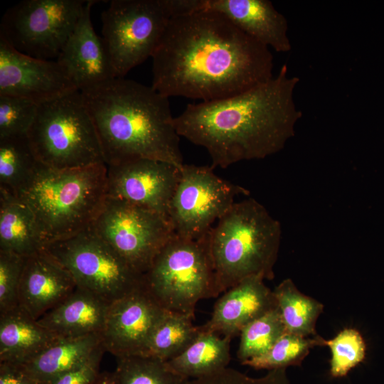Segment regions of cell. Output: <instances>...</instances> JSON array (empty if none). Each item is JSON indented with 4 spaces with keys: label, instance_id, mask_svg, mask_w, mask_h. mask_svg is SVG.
Wrapping results in <instances>:
<instances>
[{
    "label": "cell",
    "instance_id": "obj_1",
    "mask_svg": "<svg viewBox=\"0 0 384 384\" xmlns=\"http://www.w3.org/2000/svg\"><path fill=\"white\" fill-rule=\"evenodd\" d=\"M151 58V86L169 98L217 100L274 76L270 49L210 11L171 18Z\"/></svg>",
    "mask_w": 384,
    "mask_h": 384
},
{
    "label": "cell",
    "instance_id": "obj_2",
    "mask_svg": "<svg viewBox=\"0 0 384 384\" xmlns=\"http://www.w3.org/2000/svg\"><path fill=\"white\" fill-rule=\"evenodd\" d=\"M299 82L284 64L272 78L242 92L188 104L175 117L176 131L206 149L213 169L274 155L294 137L302 117L294 100Z\"/></svg>",
    "mask_w": 384,
    "mask_h": 384
},
{
    "label": "cell",
    "instance_id": "obj_3",
    "mask_svg": "<svg viewBox=\"0 0 384 384\" xmlns=\"http://www.w3.org/2000/svg\"><path fill=\"white\" fill-rule=\"evenodd\" d=\"M80 92L107 166L149 159L183 166L180 136L169 97L151 86L124 78Z\"/></svg>",
    "mask_w": 384,
    "mask_h": 384
},
{
    "label": "cell",
    "instance_id": "obj_4",
    "mask_svg": "<svg viewBox=\"0 0 384 384\" xmlns=\"http://www.w3.org/2000/svg\"><path fill=\"white\" fill-rule=\"evenodd\" d=\"M105 164L57 170L39 162L17 196L33 211L43 247L88 228L107 198Z\"/></svg>",
    "mask_w": 384,
    "mask_h": 384
},
{
    "label": "cell",
    "instance_id": "obj_5",
    "mask_svg": "<svg viewBox=\"0 0 384 384\" xmlns=\"http://www.w3.org/2000/svg\"><path fill=\"white\" fill-rule=\"evenodd\" d=\"M282 229L257 201L235 202L209 231L218 295L242 279L274 278Z\"/></svg>",
    "mask_w": 384,
    "mask_h": 384
},
{
    "label": "cell",
    "instance_id": "obj_6",
    "mask_svg": "<svg viewBox=\"0 0 384 384\" xmlns=\"http://www.w3.org/2000/svg\"><path fill=\"white\" fill-rule=\"evenodd\" d=\"M27 137L38 160L50 168L67 170L105 164L80 90L38 105Z\"/></svg>",
    "mask_w": 384,
    "mask_h": 384
},
{
    "label": "cell",
    "instance_id": "obj_7",
    "mask_svg": "<svg viewBox=\"0 0 384 384\" xmlns=\"http://www.w3.org/2000/svg\"><path fill=\"white\" fill-rule=\"evenodd\" d=\"M144 284L165 310L194 319L201 299L218 296L209 232L197 240L174 233L144 274Z\"/></svg>",
    "mask_w": 384,
    "mask_h": 384
},
{
    "label": "cell",
    "instance_id": "obj_8",
    "mask_svg": "<svg viewBox=\"0 0 384 384\" xmlns=\"http://www.w3.org/2000/svg\"><path fill=\"white\" fill-rule=\"evenodd\" d=\"M46 253L62 265L76 285L112 303L144 284L134 270L110 245L88 228L44 245Z\"/></svg>",
    "mask_w": 384,
    "mask_h": 384
},
{
    "label": "cell",
    "instance_id": "obj_9",
    "mask_svg": "<svg viewBox=\"0 0 384 384\" xmlns=\"http://www.w3.org/2000/svg\"><path fill=\"white\" fill-rule=\"evenodd\" d=\"M171 13L167 0H113L102 11V40L117 78L151 58Z\"/></svg>",
    "mask_w": 384,
    "mask_h": 384
},
{
    "label": "cell",
    "instance_id": "obj_10",
    "mask_svg": "<svg viewBox=\"0 0 384 384\" xmlns=\"http://www.w3.org/2000/svg\"><path fill=\"white\" fill-rule=\"evenodd\" d=\"M86 1L24 0L10 7L0 24V38L18 52L42 60L59 56Z\"/></svg>",
    "mask_w": 384,
    "mask_h": 384
},
{
    "label": "cell",
    "instance_id": "obj_11",
    "mask_svg": "<svg viewBox=\"0 0 384 384\" xmlns=\"http://www.w3.org/2000/svg\"><path fill=\"white\" fill-rule=\"evenodd\" d=\"M90 228L143 275L174 234L167 217L107 196Z\"/></svg>",
    "mask_w": 384,
    "mask_h": 384
},
{
    "label": "cell",
    "instance_id": "obj_12",
    "mask_svg": "<svg viewBox=\"0 0 384 384\" xmlns=\"http://www.w3.org/2000/svg\"><path fill=\"white\" fill-rule=\"evenodd\" d=\"M250 191L217 176L210 166L184 164L171 198L168 219L181 238L200 239L235 203Z\"/></svg>",
    "mask_w": 384,
    "mask_h": 384
},
{
    "label": "cell",
    "instance_id": "obj_13",
    "mask_svg": "<svg viewBox=\"0 0 384 384\" xmlns=\"http://www.w3.org/2000/svg\"><path fill=\"white\" fill-rule=\"evenodd\" d=\"M144 284L110 304L102 342L117 358L144 355L150 338L166 314Z\"/></svg>",
    "mask_w": 384,
    "mask_h": 384
},
{
    "label": "cell",
    "instance_id": "obj_14",
    "mask_svg": "<svg viewBox=\"0 0 384 384\" xmlns=\"http://www.w3.org/2000/svg\"><path fill=\"white\" fill-rule=\"evenodd\" d=\"M107 167V196L167 217L180 177L178 167L149 159L129 160Z\"/></svg>",
    "mask_w": 384,
    "mask_h": 384
},
{
    "label": "cell",
    "instance_id": "obj_15",
    "mask_svg": "<svg viewBox=\"0 0 384 384\" xmlns=\"http://www.w3.org/2000/svg\"><path fill=\"white\" fill-rule=\"evenodd\" d=\"M78 90L55 60L31 57L0 38V95L23 98L37 105Z\"/></svg>",
    "mask_w": 384,
    "mask_h": 384
},
{
    "label": "cell",
    "instance_id": "obj_16",
    "mask_svg": "<svg viewBox=\"0 0 384 384\" xmlns=\"http://www.w3.org/2000/svg\"><path fill=\"white\" fill-rule=\"evenodd\" d=\"M95 1H86L79 21L57 58L80 91L117 78L102 38L95 33L90 11Z\"/></svg>",
    "mask_w": 384,
    "mask_h": 384
},
{
    "label": "cell",
    "instance_id": "obj_17",
    "mask_svg": "<svg viewBox=\"0 0 384 384\" xmlns=\"http://www.w3.org/2000/svg\"><path fill=\"white\" fill-rule=\"evenodd\" d=\"M221 14L262 45L276 52L292 50L286 17L268 0H200V11Z\"/></svg>",
    "mask_w": 384,
    "mask_h": 384
},
{
    "label": "cell",
    "instance_id": "obj_18",
    "mask_svg": "<svg viewBox=\"0 0 384 384\" xmlns=\"http://www.w3.org/2000/svg\"><path fill=\"white\" fill-rule=\"evenodd\" d=\"M259 276L245 278L225 291L215 302L203 330L233 338L253 320L277 306L272 291Z\"/></svg>",
    "mask_w": 384,
    "mask_h": 384
},
{
    "label": "cell",
    "instance_id": "obj_19",
    "mask_svg": "<svg viewBox=\"0 0 384 384\" xmlns=\"http://www.w3.org/2000/svg\"><path fill=\"white\" fill-rule=\"evenodd\" d=\"M76 287L70 274L42 250L26 257L18 291V306L37 320Z\"/></svg>",
    "mask_w": 384,
    "mask_h": 384
},
{
    "label": "cell",
    "instance_id": "obj_20",
    "mask_svg": "<svg viewBox=\"0 0 384 384\" xmlns=\"http://www.w3.org/2000/svg\"><path fill=\"white\" fill-rule=\"evenodd\" d=\"M110 304L77 286L71 294L37 321L60 338L101 334Z\"/></svg>",
    "mask_w": 384,
    "mask_h": 384
},
{
    "label": "cell",
    "instance_id": "obj_21",
    "mask_svg": "<svg viewBox=\"0 0 384 384\" xmlns=\"http://www.w3.org/2000/svg\"><path fill=\"white\" fill-rule=\"evenodd\" d=\"M59 338L20 306L0 314V363L21 366Z\"/></svg>",
    "mask_w": 384,
    "mask_h": 384
},
{
    "label": "cell",
    "instance_id": "obj_22",
    "mask_svg": "<svg viewBox=\"0 0 384 384\" xmlns=\"http://www.w3.org/2000/svg\"><path fill=\"white\" fill-rule=\"evenodd\" d=\"M102 345L100 334L60 338L33 359L18 366L38 383L50 384L87 361Z\"/></svg>",
    "mask_w": 384,
    "mask_h": 384
},
{
    "label": "cell",
    "instance_id": "obj_23",
    "mask_svg": "<svg viewBox=\"0 0 384 384\" xmlns=\"http://www.w3.org/2000/svg\"><path fill=\"white\" fill-rule=\"evenodd\" d=\"M43 248L31 209L17 195L0 188V250L28 257Z\"/></svg>",
    "mask_w": 384,
    "mask_h": 384
},
{
    "label": "cell",
    "instance_id": "obj_24",
    "mask_svg": "<svg viewBox=\"0 0 384 384\" xmlns=\"http://www.w3.org/2000/svg\"><path fill=\"white\" fill-rule=\"evenodd\" d=\"M191 344L176 357L166 361L176 374L188 380L201 378L228 367L232 337H220L203 330Z\"/></svg>",
    "mask_w": 384,
    "mask_h": 384
},
{
    "label": "cell",
    "instance_id": "obj_25",
    "mask_svg": "<svg viewBox=\"0 0 384 384\" xmlns=\"http://www.w3.org/2000/svg\"><path fill=\"white\" fill-rule=\"evenodd\" d=\"M286 332L302 337L316 336V324L324 305L299 291L289 278L273 290Z\"/></svg>",
    "mask_w": 384,
    "mask_h": 384
},
{
    "label": "cell",
    "instance_id": "obj_26",
    "mask_svg": "<svg viewBox=\"0 0 384 384\" xmlns=\"http://www.w3.org/2000/svg\"><path fill=\"white\" fill-rule=\"evenodd\" d=\"M39 162L27 134L0 138V188L17 195Z\"/></svg>",
    "mask_w": 384,
    "mask_h": 384
},
{
    "label": "cell",
    "instance_id": "obj_27",
    "mask_svg": "<svg viewBox=\"0 0 384 384\" xmlns=\"http://www.w3.org/2000/svg\"><path fill=\"white\" fill-rule=\"evenodd\" d=\"M193 319L185 314L166 311L143 356L168 361L181 354L201 332L200 326L193 324Z\"/></svg>",
    "mask_w": 384,
    "mask_h": 384
},
{
    "label": "cell",
    "instance_id": "obj_28",
    "mask_svg": "<svg viewBox=\"0 0 384 384\" xmlns=\"http://www.w3.org/2000/svg\"><path fill=\"white\" fill-rule=\"evenodd\" d=\"M286 333L277 306L246 325L240 333L237 357L241 364L266 353Z\"/></svg>",
    "mask_w": 384,
    "mask_h": 384
},
{
    "label": "cell",
    "instance_id": "obj_29",
    "mask_svg": "<svg viewBox=\"0 0 384 384\" xmlns=\"http://www.w3.org/2000/svg\"><path fill=\"white\" fill-rule=\"evenodd\" d=\"M117 384H188V379L173 372L166 361L148 356L117 358Z\"/></svg>",
    "mask_w": 384,
    "mask_h": 384
},
{
    "label": "cell",
    "instance_id": "obj_30",
    "mask_svg": "<svg viewBox=\"0 0 384 384\" xmlns=\"http://www.w3.org/2000/svg\"><path fill=\"white\" fill-rule=\"evenodd\" d=\"M325 346V339L319 335L302 337L286 332L265 354L248 360L242 365L255 369H286L299 366L314 346Z\"/></svg>",
    "mask_w": 384,
    "mask_h": 384
},
{
    "label": "cell",
    "instance_id": "obj_31",
    "mask_svg": "<svg viewBox=\"0 0 384 384\" xmlns=\"http://www.w3.org/2000/svg\"><path fill=\"white\" fill-rule=\"evenodd\" d=\"M331 352L330 374L342 378L361 363L366 356V343L360 332L354 329H344L334 338L325 340Z\"/></svg>",
    "mask_w": 384,
    "mask_h": 384
},
{
    "label": "cell",
    "instance_id": "obj_32",
    "mask_svg": "<svg viewBox=\"0 0 384 384\" xmlns=\"http://www.w3.org/2000/svg\"><path fill=\"white\" fill-rule=\"evenodd\" d=\"M38 107L32 101L0 95V138L27 134Z\"/></svg>",
    "mask_w": 384,
    "mask_h": 384
},
{
    "label": "cell",
    "instance_id": "obj_33",
    "mask_svg": "<svg viewBox=\"0 0 384 384\" xmlns=\"http://www.w3.org/2000/svg\"><path fill=\"white\" fill-rule=\"evenodd\" d=\"M26 257L0 250V314L18 306V291Z\"/></svg>",
    "mask_w": 384,
    "mask_h": 384
},
{
    "label": "cell",
    "instance_id": "obj_34",
    "mask_svg": "<svg viewBox=\"0 0 384 384\" xmlns=\"http://www.w3.org/2000/svg\"><path fill=\"white\" fill-rule=\"evenodd\" d=\"M188 384H289L286 369L268 370L260 378H252L232 368H225L212 375L189 380Z\"/></svg>",
    "mask_w": 384,
    "mask_h": 384
},
{
    "label": "cell",
    "instance_id": "obj_35",
    "mask_svg": "<svg viewBox=\"0 0 384 384\" xmlns=\"http://www.w3.org/2000/svg\"><path fill=\"white\" fill-rule=\"evenodd\" d=\"M105 349L100 346L82 364L61 375L50 384H93L98 378L102 358Z\"/></svg>",
    "mask_w": 384,
    "mask_h": 384
},
{
    "label": "cell",
    "instance_id": "obj_36",
    "mask_svg": "<svg viewBox=\"0 0 384 384\" xmlns=\"http://www.w3.org/2000/svg\"><path fill=\"white\" fill-rule=\"evenodd\" d=\"M0 384H40L18 366L0 363Z\"/></svg>",
    "mask_w": 384,
    "mask_h": 384
},
{
    "label": "cell",
    "instance_id": "obj_37",
    "mask_svg": "<svg viewBox=\"0 0 384 384\" xmlns=\"http://www.w3.org/2000/svg\"><path fill=\"white\" fill-rule=\"evenodd\" d=\"M93 384H117L114 371L101 373Z\"/></svg>",
    "mask_w": 384,
    "mask_h": 384
}]
</instances>
